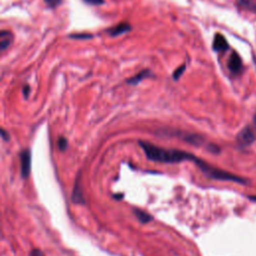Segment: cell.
Instances as JSON below:
<instances>
[{
    "label": "cell",
    "instance_id": "cell-7",
    "mask_svg": "<svg viewBox=\"0 0 256 256\" xmlns=\"http://www.w3.org/2000/svg\"><path fill=\"white\" fill-rule=\"evenodd\" d=\"M213 48L216 51H225L228 48V43L225 37L221 34H216L213 41Z\"/></svg>",
    "mask_w": 256,
    "mask_h": 256
},
{
    "label": "cell",
    "instance_id": "cell-9",
    "mask_svg": "<svg viewBox=\"0 0 256 256\" xmlns=\"http://www.w3.org/2000/svg\"><path fill=\"white\" fill-rule=\"evenodd\" d=\"M12 42V35L9 31H2L0 34V47L1 50H4L6 48H8V46L11 44Z\"/></svg>",
    "mask_w": 256,
    "mask_h": 256
},
{
    "label": "cell",
    "instance_id": "cell-12",
    "mask_svg": "<svg viewBox=\"0 0 256 256\" xmlns=\"http://www.w3.org/2000/svg\"><path fill=\"white\" fill-rule=\"evenodd\" d=\"M57 146L59 148L60 151H64L66 150V148L68 147V141L65 137H59L58 141H57Z\"/></svg>",
    "mask_w": 256,
    "mask_h": 256
},
{
    "label": "cell",
    "instance_id": "cell-5",
    "mask_svg": "<svg viewBox=\"0 0 256 256\" xmlns=\"http://www.w3.org/2000/svg\"><path fill=\"white\" fill-rule=\"evenodd\" d=\"M254 139H255V136L249 127L243 128L237 136V141L240 143L241 146L250 145L254 141Z\"/></svg>",
    "mask_w": 256,
    "mask_h": 256
},
{
    "label": "cell",
    "instance_id": "cell-14",
    "mask_svg": "<svg viewBox=\"0 0 256 256\" xmlns=\"http://www.w3.org/2000/svg\"><path fill=\"white\" fill-rule=\"evenodd\" d=\"M185 70V66L183 65V66H181L180 68H178L177 70H175V72H174V74H173V78L176 80V79H178L180 76H181V74H182V72Z\"/></svg>",
    "mask_w": 256,
    "mask_h": 256
},
{
    "label": "cell",
    "instance_id": "cell-1",
    "mask_svg": "<svg viewBox=\"0 0 256 256\" xmlns=\"http://www.w3.org/2000/svg\"><path fill=\"white\" fill-rule=\"evenodd\" d=\"M139 145L144 151L147 159L153 162L159 163H179L182 161H193L195 164L200 158L196 157L193 153L178 150V149H169L157 146L148 141L140 140Z\"/></svg>",
    "mask_w": 256,
    "mask_h": 256
},
{
    "label": "cell",
    "instance_id": "cell-10",
    "mask_svg": "<svg viewBox=\"0 0 256 256\" xmlns=\"http://www.w3.org/2000/svg\"><path fill=\"white\" fill-rule=\"evenodd\" d=\"M130 29V27L127 25V24H119L116 28H114V29H112L111 30V34L112 35H117V34H120V33H124V32H126L127 30H129Z\"/></svg>",
    "mask_w": 256,
    "mask_h": 256
},
{
    "label": "cell",
    "instance_id": "cell-2",
    "mask_svg": "<svg viewBox=\"0 0 256 256\" xmlns=\"http://www.w3.org/2000/svg\"><path fill=\"white\" fill-rule=\"evenodd\" d=\"M161 134L178 137V138L182 139L183 141H185L189 144L195 145V146H202L206 143L205 138L202 135L196 134V133H189V132L179 131V130H175V129H164V130H161Z\"/></svg>",
    "mask_w": 256,
    "mask_h": 256
},
{
    "label": "cell",
    "instance_id": "cell-8",
    "mask_svg": "<svg viewBox=\"0 0 256 256\" xmlns=\"http://www.w3.org/2000/svg\"><path fill=\"white\" fill-rule=\"evenodd\" d=\"M133 213H134V215L137 217V219H138L141 223H143V224L149 223V222L152 221V219H153V216H152V215H150L149 213H147V212H145V211H143V210H141V209H139V208H134V209H133Z\"/></svg>",
    "mask_w": 256,
    "mask_h": 256
},
{
    "label": "cell",
    "instance_id": "cell-11",
    "mask_svg": "<svg viewBox=\"0 0 256 256\" xmlns=\"http://www.w3.org/2000/svg\"><path fill=\"white\" fill-rule=\"evenodd\" d=\"M148 71H142L140 74H138L137 76H135V77H133V78H131V79H129V80H127V82L128 83H130V84H137L139 81H141L143 78H145L147 75H148Z\"/></svg>",
    "mask_w": 256,
    "mask_h": 256
},
{
    "label": "cell",
    "instance_id": "cell-13",
    "mask_svg": "<svg viewBox=\"0 0 256 256\" xmlns=\"http://www.w3.org/2000/svg\"><path fill=\"white\" fill-rule=\"evenodd\" d=\"M45 3L50 7V8H55L57 7L62 0H44Z\"/></svg>",
    "mask_w": 256,
    "mask_h": 256
},
{
    "label": "cell",
    "instance_id": "cell-18",
    "mask_svg": "<svg viewBox=\"0 0 256 256\" xmlns=\"http://www.w3.org/2000/svg\"><path fill=\"white\" fill-rule=\"evenodd\" d=\"M29 91H30V88H29V86H25L24 87V89H23V94H24V96L27 98L28 97V94H29Z\"/></svg>",
    "mask_w": 256,
    "mask_h": 256
},
{
    "label": "cell",
    "instance_id": "cell-19",
    "mask_svg": "<svg viewBox=\"0 0 256 256\" xmlns=\"http://www.w3.org/2000/svg\"><path fill=\"white\" fill-rule=\"evenodd\" d=\"M113 197L116 199H120V198H123V194H114Z\"/></svg>",
    "mask_w": 256,
    "mask_h": 256
},
{
    "label": "cell",
    "instance_id": "cell-16",
    "mask_svg": "<svg viewBox=\"0 0 256 256\" xmlns=\"http://www.w3.org/2000/svg\"><path fill=\"white\" fill-rule=\"evenodd\" d=\"M31 256H45L44 253L40 250V249H37V248H34L32 251H31Z\"/></svg>",
    "mask_w": 256,
    "mask_h": 256
},
{
    "label": "cell",
    "instance_id": "cell-15",
    "mask_svg": "<svg viewBox=\"0 0 256 256\" xmlns=\"http://www.w3.org/2000/svg\"><path fill=\"white\" fill-rule=\"evenodd\" d=\"M1 138L5 142L10 140V135H9V133L4 128H1Z\"/></svg>",
    "mask_w": 256,
    "mask_h": 256
},
{
    "label": "cell",
    "instance_id": "cell-17",
    "mask_svg": "<svg viewBox=\"0 0 256 256\" xmlns=\"http://www.w3.org/2000/svg\"><path fill=\"white\" fill-rule=\"evenodd\" d=\"M87 1L88 3H91V4H102L103 3V0H85Z\"/></svg>",
    "mask_w": 256,
    "mask_h": 256
},
{
    "label": "cell",
    "instance_id": "cell-6",
    "mask_svg": "<svg viewBox=\"0 0 256 256\" xmlns=\"http://www.w3.org/2000/svg\"><path fill=\"white\" fill-rule=\"evenodd\" d=\"M228 67L234 73H237L240 71V69L242 67V62H241L239 55L236 52H233L230 55L229 60H228Z\"/></svg>",
    "mask_w": 256,
    "mask_h": 256
},
{
    "label": "cell",
    "instance_id": "cell-3",
    "mask_svg": "<svg viewBox=\"0 0 256 256\" xmlns=\"http://www.w3.org/2000/svg\"><path fill=\"white\" fill-rule=\"evenodd\" d=\"M20 169L23 179H27L31 172V152L28 148L20 152Z\"/></svg>",
    "mask_w": 256,
    "mask_h": 256
},
{
    "label": "cell",
    "instance_id": "cell-20",
    "mask_svg": "<svg viewBox=\"0 0 256 256\" xmlns=\"http://www.w3.org/2000/svg\"><path fill=\"white\" fill-rule=\"evenodd\" d=\"M254 120H255V123H256V114H255V118H254Z\"/></svg>",
    "mask_w": 256,
    "mask_h": 256
},
{
    "label": "cell",
    "instance_id": "cell-4",
    "mask_svg": "<svg viewBox=\"0 0 256 256\" xmlns=\"http://www.w3.org/2000/svg\"><path fill=\"white\" fill-rule=\"evenodd\" d=\"M80 177H81V173H79L78 176L76 177V180H75L74 186H73L72 196H71V199L75 204H85V199H84V195L82 192Z\"/></svg>",
    "mask_w": 256,
    "mask_h": 256
}]
</instances>
